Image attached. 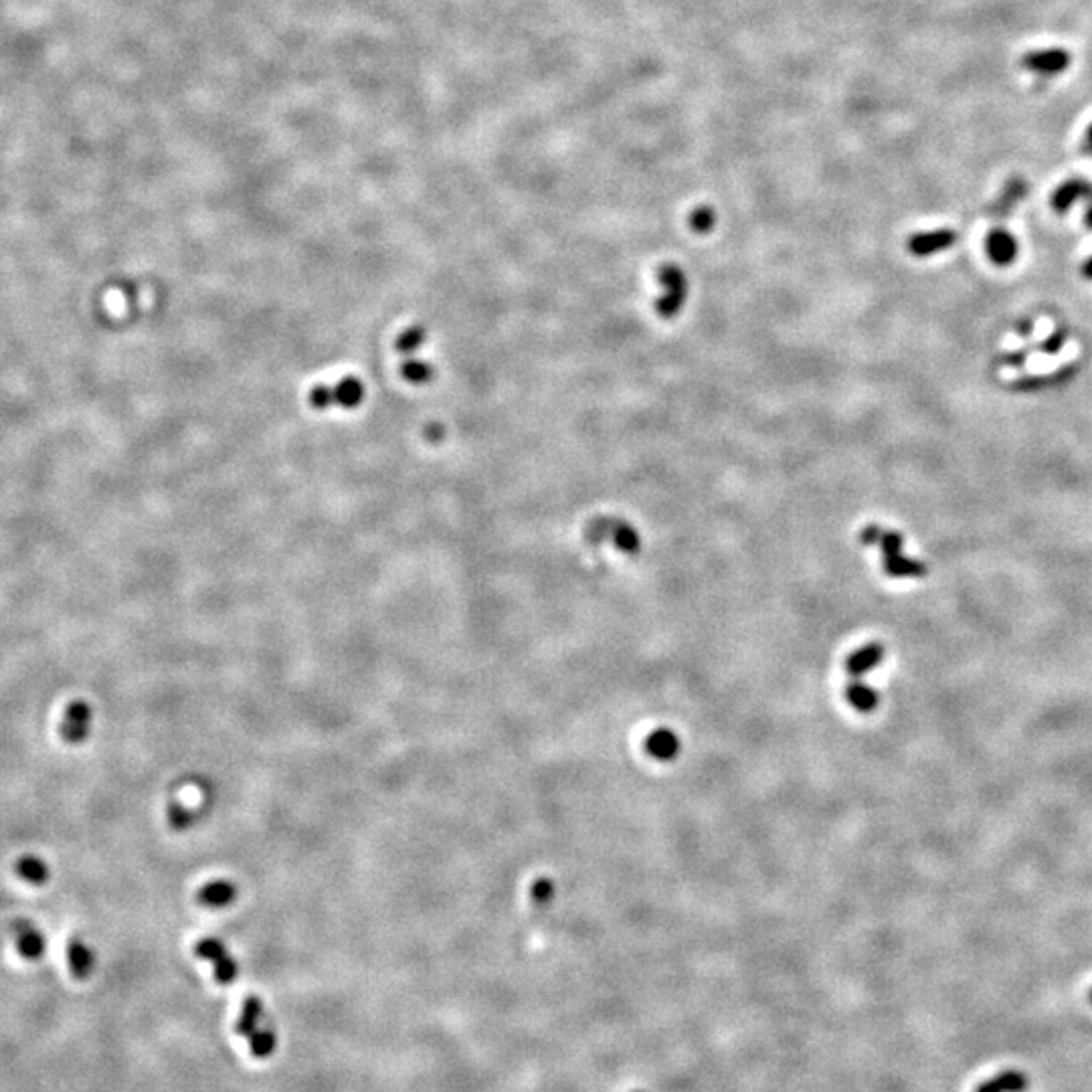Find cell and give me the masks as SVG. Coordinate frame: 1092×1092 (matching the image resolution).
I'll list each match as a JSON object with an SVG mask.
<instances>
[{
    "instance_id": "1",
    "label": "cell",
    "mask_w": 1092,
    "mask_h": 1092,
    "mask_svg": "<svg viewBox=\"0 0 1092 1092\" xmlns=\"http://www.w3.org/2000/svg\"><path fill=\"white\" fill-rule=\"evenodd\" d=\"M235 1030H237L239 1036L247 1040L249 1050L255 1058H269L271 1054L276 1052V1030L271 1028L269 1017L265 1016L263 1001L255 998V995H251V998L243 1001Z\"/></svg>"
},
{
    "instance_id": "2",
    "label": "cell",
    "mask_w": 1092,
    "mask_h": 1092,
    "mask_svg": "<svg viewBox=\"0 0 1092 1092\" xmlns=\"http://www.w3.org/2000/svg\"><path fill=\"white\" fill-rule=\"evenodd\" d=\"M195 953L198 959H206L213 965V973L221 985L233 984L239 977V965L229 953L227 947L215 936H205V939L195 944Z\"/></svg>"
},
{
    "instance_id": "3",
    "label": "cell",
    "mask_w": 1092,
    "mask_h": 1092,
    "mask_svg": "<svg viewBox=\"0 0 1092 1092\" xmlns=\"http://www.w3.org/2000/svg\"><path fill=\"white\" fill-rule=\"evenodd\" d=\"M92 720L93 711L85 700H73L68 704L63 714L61 725H59V735L68 744H81L90 739L92 735Z\"/></svg>"
},
{
    "instance_id": "4",
    "label": "cell",
    "mask_w": 1092,
    "mask_h": 1092,
    "mask_svg": "<svg viewBox=\"0 0 1092 1092\" xmlns=\"http://www.w3.org/2000/svg\"><path fill=\"white\" fill-rule=\"evenodd\" d=\"M1079 201H1088L1084 223H1087L1088 229H1092V182L1084 181V179H1070L1066 182H1062L1052 195V206L1058 213L1070 211V206Z\"/></svg>"
},
{
    "instance_id": "5",
    "label": "cell",
    "mask_w": 1092,
    "mask_h": 1092,
    "mask_svg": "<svg viewBox=\"0 0 1092 1092\" xmlns=\"http://www.w3.org/2000/svg\"><path fill=\"white\" fill-rule=\"evenodd\" d=\"M365 389L357 381H342L336 387H318L312 393V405L318 409L330 407V405H341V407H357L363 401Z\"/></svg>"
},
{
    "instance_id": "6",
    "label": "cell",
    "mask_w": 1092,
    "mask_h": 1092,
    "mask_svg": "<svg viewBox=\"0 0 1092 1092\" xmlns=\"http://www.w3.org/2000/svg\"><path fill=\"white\" fill-rule=\"evenodd\" d=\"M660 279L662 284L666 285L668 296L662 298L658 301V312L663 318H670V316H674L678 309H680L682 301L686 300V277L684 273L676 268V265H666V268H662L660 271Z\"/></svg>"
},
{
    "instance_id": "7",
    "label": "cell",
    "mask_w": 1092,
    "mask_h": 1092,
    "mask_svg": "<svg viewBox=\"0 0 1092 1092\" xmlns=\"http://www.w3.org/2000/svg\"><path fill=\"white\" fill-rule=\"evenodd\" d=\"M14 943H17L19 955L27 961H39L45 955L47 939L41 928H36L31 920H17L12 925Z\"/></svg>"
},
{
    "instance_id": "8",
    "label": "cell",
    "mask_w": 1092,
    "mask_h": 1092,
    "mask_svg": "<svg viewBox=\"0 0 1092 1092\" xmlns=\"http://www.w3.org/2000/svg\"><path fill=\"white\" fill-rule=\"evenodd\" d=\"M957 243V233L953 229H936V231L917 233L909 239V251L914 257H928L939 253V251L951 249Z\"/></svg>"
},
{
    "instance_id": "9",
    "label": "cell",
    "mask_w": 1092,
    "mask_h": 1092,
    "mask_svg": "<svg viewBox=\"0 0 1092 1092\" xmlns=\"http://www.w3.org/2000/svg\"><path fill=\"white\" fill-rule=\"evenodd\" d=\"M1022 65H1024L1025 69H1030V71H1034V73H1042V76H1054V73H1062L1064 69H1068L1070 55L1066 53L1064 49L1030 51V53L1024 55Z\"/></svg>"
},
{
    "instance_id": "10",
    "label": "cell",
    "mask_w": 1092,
    "mask_h": 1092,
    "mask_svg": "<svg viewBox=\"0 0 1092 1092\" xmlns=\"http://www.w3.org/2000/svg\"><path fill=\"white\" fill-rule=\"evenodd\" d=\"M237 884L225 880V878H219V880L203 884V887L197 890V903L206 906V909H225V906L233 904L235 900H237Z\"/></svg>"
},
{
    "instance_id": "11",
    "label": "cell",
    "mask_w": 1092,
    "mask_h": 1092,
    "mask_svg": "<svg viewBox=\"0 0 1092 1092\" xmlns=\"http://www.w3.org/2000/svg\"><path fill=\"white\" fill-rule=\"evenodd\" d=\"M1017 249H1020L1017 247V239L1012 233L1006 231V229H993L985 239L987 257H990L992 263L998 265V268L1012 265L1017 257Z\"/></svg>"
},
{
    "instance_id": "12",
    "label": "cell",
    "mask_w": 1092,
    "mask_h": 1092,
    "mask_svg": "<svg viewBox=\"0 0 1092 1092\" xmlns=\"http://www.w3.org/2000/svg\"><path fill=\"white\" fill-rule=\"evenodd\" d=\"M68 965L76 979L85 981L92 977L95 969V953L81 936H71L68 943Z\"/></svg>"
},
{
    "instance_id": "13",
    "label": "cell",
    "mask_w": 1092,
    "mask_h": 1092,
    "mask_svg": "<svg viewBox=\"0 0 1092 1092\" xmlns=\"http://www.w3.org/2000/svg\"><path fill=\"white\" fill-rule=\"evenodd\" d=\"M884 654H887V649H884V646L880 644L862 646L860 649H855L850 658H847L846 662L847 674H850L854 680H860L862 676H866L870 670H874L878 663L884 660Z\"/></svg>"
},
{
    "instance_id": "14",
    "label": "cell",
    "mask_w": 1092,
    "mask_h": 1092,
    "mask_svg": "<svg viewBox=\"0 0 1092 1092\" xmlns=\"http://www.w3.org/2000/svg\"><path fill=\"white\" fill-rule=\"evenodd\" d=\"M14 874L23 882H27L28 887H45L51 880L49 864L35 854L20 855V858L14 862Z\"/></svg>"
},
{
    "instance_id": "15",
    "label": "cell",
    "mask_w": 1092,
    "mask_h": 1092,
    "mask_svg": "<svg viewBox=\"0 0 1092 1092\" xmlns=\"http://www.w3.org/2000/svg\"><path fill=\"white\" fill-rule=\"evenodd\" d=\"M1030 1088V1079L1022 1070H1003V1072L992 1076L990 1080L981 1082L976 1092H1025Z\"/></svg>"
},
{
    "instance_id": "16",
    "label": "cell",
    "mask_w": 1092,
    "mask_h": 1092,
    "mask_svg": "<svg viewBox=\"0 0 1092 1092\" xmlns=\"http://www.w3.org/2000/svg\"><path fill=\"white\" fill-rule=\"evenodd\" d=\"M646 751L658 761H671L680 752V739L668 728H658L647 736Z\"/></svg>"
},
{
    "instance_id": "17",
    "label": "cell",
    "mask_w": 1092,
    "mask_h": 1092,
    "mask_svg": "<svg viewBox=\"0 0 1092 1092\" xmlns=\"http://www.w3.org/2000/svg\"><path fill=\"white\" fill-rule=\"evenodd\" d=\"M1074 374H1076V366L1068 365L1048 376H1024V379L1014 381L1009 387H1012V390H1022V393H1036V390H1042L1044 387L1064 385V382L1072 381Z\"/></svg>"
},
{
    "instance_id": "18",
    "label": "cell",
    "mask_w": 1092,
    "mask_h": 1092,
    "mask_svg": "<svg viewBox=\"0 0 1092 1092\" xmlns=\"http://www.w3.org/2000/svg\"><path fill=\"white\" fill-rule=\"evenodd\" d=\"M884 573L888 574V577L895 579H906V577H925L927 574V566L925 563H920L917 558L904 557L903 552L900 555H892V557H884Z\"/></svg>"
},
{
    "instance_id": "19",
    "label": "cell",
    "mask_w": 1092,
    "mask_h": 1092,
    "mask_svg": "<svg viewBox=\"0 0 1092 1092\" xmlns=\"http://www.w3.org/2000/svg\"><path fill=\"white\" fill-rule=\"evenodd\" d=\"M846 696H847V703H850L855 708V711L864 712V714L872 712L874 708L878 706V703H880V698H878V692L874 688H870L868 684L860 682V680H854L850 686H847Z\"/></svg>"
},
{
    "instance_id": "20",
    "label": "cell",
    "mask_w": 1092,
    "mask_h": 1092,
    "mask_svg": "<svg viewBox=\"0 0 1092 1092\" xmlns=\"http://www.w3.org/2000/svg\"><path fill=\"white\" fill-rule=\"evenodd\" d=\"M714 223H717V213H714L711 206H698L690 215V227L695 229L696 233H708L714 227Z\"/></svg>"
},
{
    "instance_id": "21",
    "label": "cell",
    "mask_w": 1092,
    "mask_h": 1092,
    "mask_svg": "<svg viewBox=\"0 0 1092 1092\" xmlns=\"http://www.w3.org/2000/svg\"><path fill=\"white\" fill-rule=\"evenodd\" d=\"M1066 338H1068L1066 330H1056L1054 334L1048 336L1042 344H1040V350H1042L1044 354H1058L1062 349H1064Z\"/></svg>"
},
{
    "instance_id": "22",
    "label": "cell",
    "mask_w": 1092,
    "mask_h": 1092,
    "mask_svg": "<svg viewBox=\"0 0 1092 1092\" xmlns=\"http://www.w3.org/2000/svg\"><path fill=\"white\" fill-rule=\"evenodd\" d=\"M403 374L405 379H409L411 382H423L431 379V368L423 363H409L403 366Z\"/></svg>"
},
{
    "instance_id": "23",
    "label": "cell",
    "mask_w": 1092,
    "mask_h": 1092,
    "mask_svg": "<svg viewBox=\"0 0 1092 1092\" xmlns=\"http://www.w3.org/2000/svg\"><path fill=\"white\" fill-rule=\"evenodd\" d=\"M555 895V887H552L550 880H546V878H541V880L534 882L533 887V898L536 900L538 904L549 903V900Z\"/></svg>"
},
{
    "instance_id": "24",
    "label": "cell",
    "mask_w": 1092,
    "mask_h": 1092,
    "mask_svg": "<svg viewBox=\"0 0 1092 1092\" xmlns=\"http://www.w3.org/2000/svg\"><path fill=\"white\" fill-rule=\"evenodd\" d=\"M422 341H423L422 330L413 328V330H409V332H407V334H403V336H401V341H398V350H403V352H411L413 349H417V346L422 344Z\"/></svg>"
},
{
    "instance_id": "25",
    "label": "cell",
    "mask_w": 1092,
    "mask_h": 1092,
    "mask_svg": "<svg viewBox=\"0 0 1092 1092\" xmlns=\"http://www.w3.org/2000/svg\"><path fill=\"white\" fill-rule=\"evenodd\" d=\"M1030 357V350H1016V352H1008L1001 357V363L1008 366H1022L1025 365V360Z\"/></svg>"
},
{
    "instance_id": "26",
    "label": "cell",
    "mask_w": 1092,
    "mask_h": 1092,
    "mask_svg": "<svg viewBox=\"0 0 1092 1092\" xmlns=\"http://www.w3.org/2000/svg\"><path fill=\"white\" fill-rule=\"evenodd\" d=\"M1032 332H1034V324H1032V320H1022L1020 324H1017V334L1030 336Z\"/></svg>"
},
{
    "instance_id": "27",
    "label": "cell",
    "mask_w": 1092,
    "mask_h": 1092,
    "mask_svg": "<svg viewBox=\"0 0 1092 1092\" xmlns=\"http://www.w3.org/2000/svg\"><path fill=\"white\" fill-rule=\"evenodd\" d=\"M1082 276L1087 277V279H1092V255L1082 265Z\"/></svg>"
},
{
    "instance_id": "28",
    "label": "cell",
    "mask_w": 1092,
    "mask_h": 1092,
    "mask_svg": "<svg viewBox=\"0 0 1092 1092\" xmlns=\"http://www.w3.org/2000/svg\"><path fill=\"white\" fill-rule=\"evenodd\" d=\"M1087 142H1088V146H1090V150H1092V125H1090V128H1088V132H1087Z\"/></svg>"
},
{
    "instance_id": "29",
    "label": "cell",
    "mask_w": 1092,
    "mask_h": 1092,
    "mask_svg": "<svg viewBox=\"0 0 1092 1092\" xmlns=\"http://www.w3.org/2000/svg\"><path fill=\"white\" fill-rule=\"evenodd\" d=\"M1088 1001L1092 1003V987H1090V992H1088Z\"/></svg>"
}]
</instances>
